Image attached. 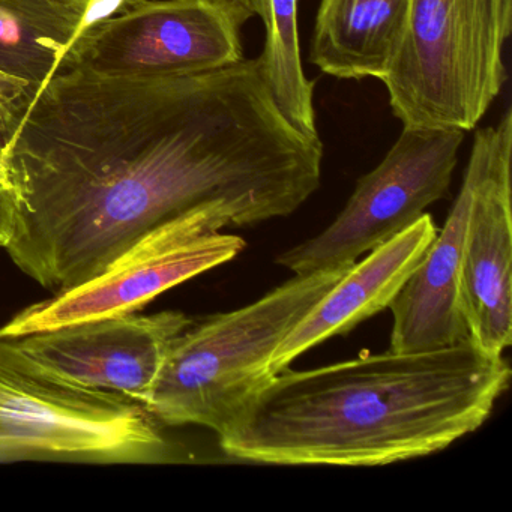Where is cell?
I'll list each match as a JSON object with an SVG mask.
<instances>
[{"mask_svg": "<svg viewBox=\"0 0 512 512\" xmlns=\"http://www.w3.org/2000/svg\"><path fill=\"white\" fill-rule=\"evenodd\" d=\"M322 161L257 59L172 77L58 70L2 151L16 196L7 251L58 295L199 209L226 206L238 227L289 217L319 190Z\"/></svg>", "mask_w": 512, "mask_h": 512, "instance_id": "6da1fadb", "label": "cell"}, {"mask_svg": "<svg viewBox=\"0 0 512 512\" xmlns=\"http://www.w3.org/2000/svg\"><path fill=\"white\" fill-rule=\"evenodd\" d=\"M251 17L239 0H143L70 44L55 73L172 77L232 67L244 61L241 31Z\"/></svg>", "mask_w": 512, "mask_h": 512, "instance_id": "52a82bcc", "label": "cell"}, {"mask_svg": "<svg viewBox=\"0 0 512 512\" xmlns=\"http://www.w3.org/2000/svg\"><path fill=\"white\" fill-rule=\"evenodd\" d=\"M40 86L0 73V149L4 151L22 124Z\"/></svg>", "mask_w": 512, "mask_h": 512, "instance_id": "9a60e30c", "label": "cell"}, {"mask_svg": "<svg viewBox=\"0 0 512 512\" xmlns=\"http://www.w3.org/2000/svg\"><path fill=\"white\" fill-rule=\"evenodd\" d=\"M16 221V196L2 169V149H0V247L7 248L14 232Z\"/></svg>", "mask_w": 512, "mask_h": 512, "instance_id": "e0dca14e", "label": "cell"}, {"mask_svg": "<svg viewBox=\"0 0 512 512\" xmlns=\"http://www.w3.org/2000/svg\"><path fill=\"white\" fill-rule=\"evenodd\" d=\"M503 356L470 338L424 352L386 350L275 374L230 433L233 460L274 466H386L478 430L508 389Z\"/></svg>", "mask_w": 512, "mask_h": 512, "instance_id": "7a4b0ae2", "label": "cell"}, {"mask_svg": "<svg viewBox=\"0 0 512 512\" xmlns=\"http://www.w3.org/2000/svg\"><path fill=\"white\" fill-rule=\"evenodd\" d=\"M352 265L295 275L253 304L193 322L170 344L143 409L160 424L230 433L274 379L272 353Z\"/></svg>", "mask_w": 512, "mask_h": 512, "instance_id": "3957f363", "label": "cell"}, {"mask_svg": "<svg viewBox=\"0 0 512 512\" xmlns=\"http://www.w3.org/2000/svg\"><path fill=\"white\" fill-rule=\"evenodd\" d=\"M512 110L479 128L467 161L470 208L458 271V302L469 338L488 355L512 343Z\"/></svg>", "mask_w": 512, "mask_h": 512, "instance_id": "9c48e42d", "label": "cell"}, {"mask_svg": "<svg viewBox=\"0 0 512 512\" xmlns=\"http://www.w3.org/2000/svg\"><path fill=\"white\" fill-rule=\"evenodd\" d=\"M142 2L143 0H88L70 44L79 40L85 32L94 28V26L100 25V23L106 22V20L113 19V17L128 13V11L133 10V8H136L137 5L142 4Z\"/></svg>", "mask_w": 512, "mask_h": 512, "instance_id": "2e32d148", "label": "cell"}, {"mask_svg": "<svg viewBox=\"0 0 512 512\" xmlns=\"http://www.w3.org/2000/svg\"><path fill=\"white\" fill-rule=\"evenodd\" d=\"M229 226H238V220L226 206L178 218L149 233L94 280L26 308L0 328V337L134 313L166 290L238 257L245 241L221 233Z\"/></svg>", "mask_w": 512, "mask_h": 512, "instance_id": "ba28073f", "label": "cell"}, {"mask_svg": "<svg viewBox=\"0 0 512 512\" xmlns=\"http://www.w3.org/2000/svg\"><path fill=\"white\" fill-rule=\"evenodd\" d=\"M85 4L0 0V73L41 86L73 40Z\"/></svg>", "mask_w": 512, "mask_h": 512, "instance_id": "4fadbf2b", "label": "cell"}, {"mask_svg": "<svg viewBox=\"0 0 512 512\" xmlns=\"http://www.w3.org/2000/svg\"><path fill=\"white\" fill-rule=\"evenodd\" d=\"M436 233L433 217L424 214L368 251L364 260H356L281 341L269 358V374L281 373L302 353L386 310L424 259Z\"/></svg>", "mask_w": 512, "mask_h": 512, "instance_id": "8fae6325", "label": "cell"}, {"mask_svg": "<svg viewBox=\"0 0 512 512\" xmlns=\"http://www.w3.org/2000/svg\"><path fill=\"white\" fill-rule=\"evenodd\" d=\"M193 322L181 311L127 313L35 332L17 343L64 382L116 392L143 407L170 344Z\"/></svg>", "mask_w": 512, "mask_h": 512, "instance_id": "30bf717a", "label": "cell"}, {"mask_svg": "<svg viewBox=\"0 0 512 512\" xmlns=\"http://www.w3.org/2000/svg\"><path fill=\"white\" fill-rule=\"evenodd\" d=\"M466 131L404 127L380 164L362 176L334 221L275 262L295 275L352 265L427 214L451 185Z\"/></svg>", "mask_w": 512, "mask_h": 512, "instance_id": "8992f818", "label": "cell"}, {"mask_svg": "<svg viewBox=\"0 0 512 512\" xmlns=\"http://www.w3.org/2000/svg\"><path fill=\"white\" fill-rule=\"evenodd\" d=\"M253 16L260 17L263 23L269 17V0H239Z\"/></svg>", "mask_w": 512, "mask_h": 512, "instance_id": "ac0fdd59", "label": "cell"}, {"mask_svg": "<svg viewBox=\"0 0 512 512\" xmlns=\"http://www.w3.org/2000/svg\"><path fill=\"white\" fill-rule=\"evenodd\" d=\"M410 0H320L310 61L340 80H382L406 28Z\"/></svg>", "mask_w": 512, "mask_h": 512, "instance_id": "7c38bea8", "label": "cell"}, {"mask_svg": "<svg viewBox=\"0 0 512 512\" xmlns=\"http://www.w3.org/2000/svg\"><path fill=\"white\" fill-rule=\"evenodd\" d=\"M299 0H269L266 41L257 58L262 76L284 118L305 136L317 137L314 80L302 68Z\"/></svg>", "mask_w": 512, "mask_h": 512, "instance_id": "5bb4252c", "label": "cell"}, {"mask_svg": "<svg viewBox=\"0 0 512 512\" xmlns=\"http://www.w3.org/2000/svg\"><path fill=\"white\" fill-rule=\"evenodd\" d=\"M179 454L136 401L64 382L0 337V463L167 464Z\"/></svg>", "mask_w": 512, "mask_h": 512, "instance_id": "5b68a950", "label": "cell"}, {"mask_svg": "<svg viewBox=\"0 0 512 512\" xmlns=\"http://www.w3.org/2000/svg\"><path fill=\"white\" fill-rule=\"evenodd\" d=\"M512 0H410L382 82L404 127L475 130L508 80Z\"/></svg>", "mask_w": 512, "mask_h": 512, "instance_id": "277c9868", "label": "cell"}, {"mask_svg": "<svg viewBox=\"0 0 512 512\" xmlns=\"http://www.w3.org/2000/svg\"><path fill=\"white\" fill-rule=\"evenodd\" d=\"M68 2H82V4H86L88 0H68Z\"/></svg>", "mask_w": 512, "mask_h": 512, "instance_id": "d6986e66", "label": "cell"}]
</instances>
